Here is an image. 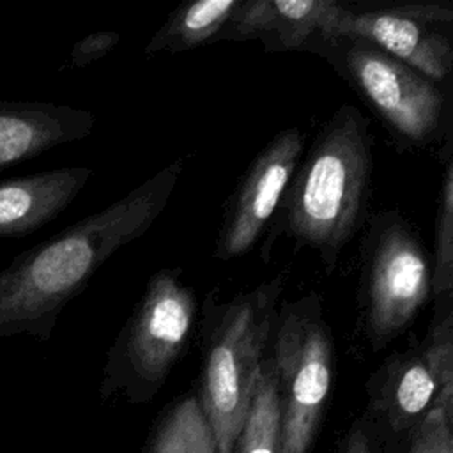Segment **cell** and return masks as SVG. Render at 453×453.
I'll use <instances>...</instances> for the list:
<instances>
[{
  "instance_id": "11",
  "label": "cell",
  "mask_w": 453,
  "mask_h": 453,
  "mask_svg": "<svg viewBox=\"0 0 453 453\" xmlns=\"http://www.w3.org/2000/svg\"><path fill=\"white\" fill-rule=\"evenodd\" d=\"M92 170L62 166L0 180V239L28 235L62 214Z\"/></svg>"
},
{
  "instance_id": "2",
  "label": "cell",
  "mask_w": 453,
  "mask_h": 453,
  "mask_svg": "<svg viewBox=\"0 0 453 453\" xmlns=\"http://www.w3.org/2000/svg\"><path fill=\"white\" fill-rule=\"evenodd\" d=\"M273 301L274 287L258 288L232 304L212 331L198 402L218 453H235L262 372Z\"/></svg>"
},
{
  "instance_id": "8",
  "label": "cell",
  "mask_w": 453,
  "mask_h": 453,
  "mask_svg": "<svg viewBox=\"0 0 453 453\" xmlns=\"http://www.w3.org/2000/svg\"><path fill=\"white\" fill-rule=\"evenodd\" d=\"M301 147V136L292 129L281 133L257 157L225 225L218 250L221 257H235L253 246L288 184Z\"/></svg>"
},
{
  "instance_id": "7",
  "label": "cell",
  "mask_w": 453,
  "mask_h": 453,
  "mask_svg": "<svg viewBox=\"0 0 453 453\" xmlns=\"http://www.w3.org/2000/svg\"><path fill=\"white\" fill-rule=\"evenodd\" d=\"M430 269L418 242L402 228L388 230L370 274V326L380 334L402 329L430 292Z\"/></svg>"
},
{
  "instance_id": "24",
  "label": "cell",
  "mask_w": 453,
  "mask_h": 453,
  "mask_svg": "<svg viewBox=\"0 0 453 453\" xmlns=\"http://www.w3.org/2000/svg\"><path fill=\"white\" fill-rule=\"evenodd\" d=\"M451 21H453V18H451Z\"/></svg>"
},
{
  "instance_id": "4",
  "label": "cell",
  "mask_w": 453,
  "mask_h": 453,
  "mask_svg": "<svg viewBox=\"0 0 453 453\" xmlns=\"http://www.w3.org/2000/svg\"><path fill=\"white\" fill-rule=\"evenodd\" d=\"M368 150L356 119H340L313 150L288 212L290 230L304 242L331 248L350 234L363 200Z\"/></svg>"
},
{
  "instance_id": "23",
  "label": "cell",
  "mask_w": 453,
  "mask_h": 453,
  "mask_svg": "<svg viewBox=\"0 0 453 453\" xmlns=\"http://www.w3.org/2000/svg\"><path fill=\"white\" fill-rule=\"evenodd\" d=\"M448 418H449V425H451V453H453V411H446Z\"/></svg>"
},
{
  "instance_id": "18",
  "label": "cell",
  "mask_w": 453,
  "mask_h": 453,
  "mask_svg": "<svg viewBox=\"0 0 453 453\" xmlns=\"http://www.w3.org/2000/svg\"><path fill=\"white\" fill-rule=\"evenodd\" d=\"M453 264V163L448 170L444 182L442 205L437 223V242H435V265L432 283L437 288L444 280L448 269Z\"/></svg>"
},
{
  "instance_id": "1",
  "label": "cell",
  "mask_w": 453,
  "mask_h": 453,
  "mask_svg": "<svg viewBox=\"0 0 453 453\" xmlns=\"http://www.w3.org/2000/svg\"><path fill=\"white\" fill-rule=\"evenodd\" d=\"M182 163L159 170L122 198L25 250L0 271V340H50L57 319L122 246L142 237L170 200Z\"/></svg>"
},
{
  "instance_id": "20",
  "label": "cell",
  "mask_w": 453,
  "mask_h": 453,
  "mask_svg": "<svg viewBox=\"0 0 453 453\" xmlns=\"http://www.w3.org/2000/svg\"><path fill=\"white\" fill-rule=\"evenodd\" d=\"M119 42H120V34L115 30L92 32L83 39H80L78 42H74V46L71 48V55H69L71 65L76 69L87 67L97 62L99 58L106 57Z\"/></svg>"
},
{
  "instance_id": "12",
  "label": "cell",
  "mask_w": 453,
  "mask_h": 453,
  "mask_svg": "<svg viewBox=\"0 0 453 453\" xmlns=\"http://www.w3.org/2000/svg\"><path fill=\"white\" fill-rule=\"evenodd\" d=\"M340 5L326 0H253L241 2L234 28L244 34H269L281 46L303 44L313 32L326 34Z\"/></svg>"
},
{
  "instance_id": "10",
  "label": "cell",
  "mask_w": 453,
  "mask_h": 453,
  "mask_svg": "<svg viewBox=\"0 0 453 453\" xmlns=\"http://www.w3.org/2000/svg\"><path fill=\"white\" fill-rule=\"evenodd\" d=\"M327 37H361L380 46L386 55L421 71L435 80L444 78L453 64L449 44L435 32L426 30L409 14L396 12H349L342 9L327 27Z\"/></svg>"
},
{
  "instance_id": "17",
  "label": "cell",
  "mask_w": 453,
  "mask_h": 453,
  "mask_svg": "<svg viewBox=\"0 0 453 453\" xmlns=\"http://www.w3.org/2000/svg\"><path fill=\"white\" fill-rule=\"evenodd\" d=\"M425 357L441 384V393L434 405L453 411V317L435 331Z\"/></svg>"
},
{
  "instance_id": "16",
  "label": "cell",
  "mask_w": 453,
  "mask_h": 453,
  "mask_svg": "<svg viewBox=\"0 0 453 453\" xmlns=\"http://www.w3.org/2000/svg\"><path fill=\"white\" fill-rule=\"evenodd\" d=\"M441 393V384L428 365L426 357L407 361L389 384L386 407L391 423L396 428L411 425L419 416L423 418L435 403Z\"/></svg>"
},
{
  "instance_id": "6",
  "label": "cell",
  "mask_w": 453,
  "mask_h": 453,
  "mask_svg": "<svg viewBox=\"0 0 453 453\" xmlns=\"http://www.w3.org/2000/svg\"><path fill=\"white\" fill-rule=\"evenodd\" d=\"M349 67L368 99L402 134L418 142L435 129L441 94L409 65L380 51L354 50Z\"/></svg>"
},
{
  "instance_id": "9",
  "label": "cell",
  "mask_w": 453,
  "mask_h": 453,
  "mask_svg": "<svg viewBox=\"0 0 453 453\" xmlns=\"http://www.w3.org/2000/svg\"><path fill=\"white\" fill-rule=\"evenodd\" d=\"M92 111L51 101H0V170L87 138Z\"/></svg>"
},
{
  "instance_id": "3",
  "label": "cell",
  "mask_w": 453,
  "mask_h": 453,
  "mask_svg": "<svg viewBox=\"0 0 453 453\" xmlns=\"http://www.w3.org/2000/svg\"><path fill=\"white\" fill-rule=\"evenodd\" d=\"M195 313V296L173 271L152 274L108 350L103 391L150 395L182 354Z\"/></svg>"
},
{
  "instance_id": "13",
  "label": "cell",
  "mask_w": 453,
  "mask_h": 453,
  "mask_svg": "<svg viewBox=\"0 0 453 453\" xmlns=\"http://www.w3.org/2000/svg\"><path fill=\"white\" fill-rule=\"evenodd\" d=\"M241 0H196L175 9L150 37L145 57L159 51H184L209 41L239 9Z\"/></svg>"
},
{
  "instance_id": "21",
  "label": "cell",
  "mask_w": 453,
  "mask_h": 453,
  "mask_svg": "<svg viewBox=\"0 0 453 453\" xmlns=\"http://www.w3.org/2000/svg\"><path fill=\"white\" fill-rule=\"evenodd\" d=\"M345 453H372L366 435L363 432H359V430L352 432L350 437L347 439Z\"/></svg>"
},
{
  "instance_id": "15",
  "label": "cell",
  "mask_w": 453,
  "mask_h": 453,
  "mask_svg": "<svg viewBox=\"0 0 453 453\" xmlns=\"http://www.w3.org/2000/svg\"><path fill=\"white\" fill-rule=\"evenodd\" d=\"M147 453H218L196 396L177 402L161 419Z\"/></svg>"
},
{
  "instance_id": "19",
  "label": "cell",
  "mask_w": 453,
  "mask_h": 453,
  "mask_svg": "<svg viewBox=\"0 0 453 453\" xmlns=\"http://www.w3.org/2000/svg\"><path fill=\"white\" fill-rule=\"evenodd\" d=\"M409 453H451V425L442 405H434L421 418Z\"/></svg>"
},
{
  "instance_id": "5",
  "label": "cell",
  "mask_w": 453,
  "mask_h": 453,
  "mask_svg": "<svg viewBox=\"0 0 453 453\" xmlns=\"http://www.w3.org/2000/svg\"><path fill=\"white\" fill-rule=\"evenodd\" d=\"M333 350L319 319L294 311L276 338L274 366L281 400L280 453H308L331 389Z\"/></svg>"
},
{
  "instance_id": "22",
  "label": "cell",
  "mask_w": 453,
  "mask_h": 453,
  "mask_svg": "<svg viewBox=\"0 0 453 453\" xmlns=\"http://www.w3.org/2000/svg\"><path fill=\"white\" fill-rule=\"evenodd\" d=\"M437 292H444V290H453V264H451V267L448 269V273H446V276H444V280L441 281V285L435 288Z\"/></svg>"
},
{
  "instance_id": "14",
  "label": "cell",
  "mask_w": 453,
  "mask_h": 453,
  "mask_svg": "<svg viewBox=\"0 0 453 453\" xmlns=\"http://www.w3.org/2000/svg\"><path fill=\"white\" fill-rule=\"evenodd\" d=\"M281 400L274 361L262 365L235 453H280Z\"/></svg>"
}]
</instances>
